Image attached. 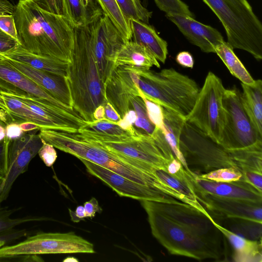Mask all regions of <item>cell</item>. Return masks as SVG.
Listing matches in <instances>:
<instances>
[{
  "mask_svg": "<svg viewBox=\"0 0 262 262\" xmlns=\"http://www.w3.org/2000/svg\"><path fill=\"white\" fill-rule=\"evenodd\" d=\"M19 45L35 54L69 62L75 28L43 0H18L13 13Z\"/></svg>",
  "mask_w": 262,
  "mask_h": 262,
  "instance_id": "cell-1",
  "label": "cell"
},
{
  "mask_svg": "<svg viewBox=\"0 0 262 262\" xmlns=\"http://www.w3.org/2000/svg\"><path fill=\"white\" fill-rule=\"evenodd\" d=\"M72 107L86 122L106 101L91 43L90 27L75 28V39L67 76Z\"/></svg>",
  "mask_w": 262,
  "mask_h": 262,
  "instance_id": "cell-2",
  "label": "cell"
},
{
  "mask_svg": "<svg viewBox=\"0 0 262 262\" xmlns=\"http://www.w3.org/2000/svg\"><path fill=\"white\" fill-rule=\"evenodd\" d=\"M43 142L104 167L135 182L155 188L169 195L173 190L158 179L125 162L96 142L78 132L40 128L38 134Z\"/></svg>",
  "mask_w": 262,
  "mask_h": 262,
  "instance_id": "cell-3",
  "label": "cell"
},
{
  "mask_svg": "<svg viewBox=\"0 0 262 262\" xmlns=\"http://www.w3.org/2000/svg\"><path fill=\"white\" fill-rule=\"evenodd\" d=\"M125 67L147 99L185 118L190 112L200 91L194 80L173 68L156 72Z\"/></svg>",
  "mask_w": 262,
  "mask_h": 262,
  "instance_id": "cell-4",
  "label": "cell"
},
{
  "mask_svg": "<svg viewBox=\"0 0 262 262\" xmlns=\"http://www.w3.org/2000/svg\"><path fill=\"white\" fill-rule=\"evenodd\" d=\"M218 17L233 49L262 59V24L247 0H202Z\"/></svg>",
  "mask_w": 262,
  "mask_h": 262,
  "instance_id": "cell-5",
  "label": "cell"
},
{
  "mask_svg": "<svg viewBox=\"0 0 262 262\" xmlns=\"http://www.w3.org/2000/svg\"><path fill=\"white\" fill-rule=\"evenodd\" d=\"M10 114L11 122H30L40 128L78 132L85 121L12 85L1 91Z\"/></svg>",
  "mask_w": 262,
  "mask_h": 262,
  "instance_id": "cell-6",
  "label": "cell"
},
{
  "mask_svg": "<svg viewBox=\"0 0 262 262\" xmlns=\"http://www.w3.org/2000/svg\"><path fill=\"white\" fill-rule=\"evenodd\" d=\"M141 204L148 215L153 236L169 253L198 260L220 257L219 246L214 239L174 223L150 206L146 201H141Z\"/></svg>",
  "mask_w": 262,
  "mask_h": 262,
  "instance_id": "cell-7",
  "label": "cell"
},
{
  "mask_svg": "<svg viewBox=\"0 0 262 262\" xmlns=\"http://www.w3.org/2000/svg\"><path fill=\"white\" fill-rule=\"evenodd\" d=\"M225 89L221 79L209 72L192 110L185 117L186 122L219 144L224 125L222 98Z\"/></svg>",
  "mask_w": 262,
  "mask_h": 262,
  "instance_id": "cell-8",
  "label": "cell"
},
{
  "mask_svg": "<svg viewBox=\"0 0 262 262\" xmlns=\"http://www.w3.org/2000/svg\"><path fill=\"white\" fill-rule=\"evenodd\" d=\"M179 148L190 170L194 168L205 173L224 167L238 169L226 149L186 121L180 137Z\"/></svg>",
  "mask_w": 262,
  "mask_h": 262,
  "instance_id": "cell-9",
  "label": "cell"
},
{
  "mask_svg": "<svg viewBox=\"0 0 262 262\" xmlns=\"http://www.w3.org/2000/svg\"><path fill=\"white\" fill-rule=\"evenodd\" d=\"M93 141L118 157L141 161L166 171L168 164L176 158L162 130L156 127L151 135L139 133L118 142Z\"/></svg>",
  "mask_w": 262,
  "mask_h": 262,
  "instance_id": "cell-10",
  "label": "cell"
},
{
  "mask_svg": "<svg viewBox=\"0 0 262 262\" xmlns=\"http://www.w3.org/2000/svg\"><path fill=\"white\" fill-rule=\"evenodd\" d=\"M94 253L92 243L74 232H40L15 244L0 248V257L27 254Z\"/></svg>",
  "mask_w": 262,
  "mask_h": 262,
  "instance_id": "cell-11",
  "label": "cell"
},
{
  "mask_svg": "<svg viewBox=\"0 0 262 262\" xmlns=\"http://www.w3.org/2000/svg\"><path fill=\"white\" fill-rule=\"evenodd\" d=\"M222 103L224 125L220 143L222 146L227 149H237L262 140L243 107L241 93L238 89H225Z\"/></svg>",
  "mask_w": 262,
  "mask_h": 262,
  "instance_id": "cell-12",
  "label": "cell"
},
{
  "mask_svg": "<svg viewBox=\"0 0 262 262\" xmlns=\"http://www.w3.org/2000/svg\"><path fill=\"white\" fill-rule=\"evenodd\" d=\"M89 27L99 77L104 84L116 68L119 51L128 40L104 13Z\"/></svg>",
  "mask_w": 262,
  "mask_h": 262,
  "instance_id": "cell-13",
  "label": "cell"
},
{
  "mask_svg": "<svg viewBox=\"0 0 262 262\" xmlns=\"http://www.w3.org/2000/svg\"><path fill=\"white\" fill-rule=\"evenodd\" d=\"M37 130L25 133L20 137L9 139L7 145V172L0 188V205L9 196L17 178L25 173L31 161L38 154L43 142Z\"/></svg>",
  "mask_w": 262,
  "mask_h": 262,
  "instance_id": "cell-14",
  "label": "cell"
},
{
  "mask_svg": "<svg viewBox=\"0 0 262 262\" xmlns=\"http://www.w3.org/2000/svg\"><path fill=\"white\" fill-rule=\"evenodd\" d=\"M87 171L99 179L120 196L141 201L176 203L173 197L155 188L141 184L84 159H79Z\"/></svg>",
  "mask_w": 262,
  "mask_h": 262,
  "instance_id": "cell-15",
  "label": "cell"
},
{
  "mask_svg": "<svg viewBox=\"0 0 262 262\" xmlns=\"http://www.w3.org/2000/svg\"><path fill=\"white\" fill-rule=\"evenodd\" d=\"M196 194L201 204L214 216L221 219H243L262 223V203L205 193L199 192Z\"/></svg>",
  "mask_w": 262,
  "mask_h": 262,
  "instance_id": "cell-16",
  "label": "cell"
},
{
  "mask_svg": "<svg viewBox=\"0 0 262 262\" xmlns=\"http://www.w3.org/2000/svg\"><path fill=\"white\" fill-rule=\"evenodd\" d=\"M146 201L150 206L174 223L199 235L209 236V232L215 228L210 215L188 204L180 201L176 203Z\"/></svg>",
  "mask_w": 262,
  "mask_h": 262,
  "instance_id": "cell-17",
  "label": "cell"
},
{
  "mask_svg": "<svg viewBox=\"0 0 262 262\" xmlns=\"http://www.w3.org/2000/svg\"><path fill=\"white\" fill-rule=\"evenodd\" d=\"M188 180L195 193H205L217 196L262 203V193L240 180L218 182L200 178L196 173L186 170Z\"/></svg>",
  "mask_w": 262,
  "mask_h": 262,
  "instance_id": "cell-18",
  "label": "cell"
},
{
  "mask_svg": "<svg viewBox=\"0 0 262 262\" xmlns=\"http://www.w3.org/2000/svg\"><path fill=\"white\" fill-rule=\"evenodd\" d=\"M104 97L122 119L130 110V99L139 95L138 87L130 72L125 67H118L104 84Z\"/></svg>",
  "mask_w": 262,
  "mask_h": 262,
  "instance_id": "cell-19",
  "label": "cell"
},
{
  "mask_svg": "<svg viewBox=\"0 0 262 262\" xmlns=\"http://www.w3.org/2000/svg\"><path fill=\"white\" fill-rule=\"evenodd\" d=\"M166 16L190 43L204 52L215 53L216 46L224 41L216 29L199 22L193 17L180 13H168Z\"/></svg>",
  "mask_w": 262,
  "mask_h": 262,
  "instance_id": "cell-20",
  "label": "cell"
},
{
  "mask_svg": "<svg viewBox=\"0 0 262 262\" xmlns=\"http://www.w3.org/2000/svg\"><path fill=\"white\" fill-rule=\"evenodd\" d=\"M7 58L14 68L47 91L55 99L72 107V97L67 77L36 69L27 64Z\"/></svg>",
  "mask_w": 262,
  "mask_h": 262,
  "instance_id": "cell-21",
  "label": "cell"
},
{
  "mask_svg": "<svg viewBox=\"0 0 262 262\" xmlns=\"http://www.w3.org/2000/svg\"><path fill=\"white\" fill-rule=\"evenodd\" d=\"M0 79L64 111L79 116L72 107L66 105L55 99L47 91L14 68L9 62L8 58L1 53Z\"/></svg>",
  "mask_w": 262,
  "mask_h": 262,
  "instance_id": "cell-22",
  "label": "cell"
},
{
  "mask_svg": "<svg viewBox=\"0 0 262 262\" xmlns=\"http://www.w3.org/2000/svg\"><path fill=\"white\" fill-rule=\"evenodd\" d=\"M62 14L74 28L88 27L104 12L96 0H61Z\"/></svg>",
  "mask_w": 262,
  "mask_h": 262,
  "instance_id": "cell-23",
  "label": "cell"
},
{
  "mask_svg": "<svg viewBox=\"0 0 262 262\" xmlns=\"http://www.w3.org/2000/svg\"><path fill=\"white\" fill-rule=\"evenodd\" d=\"M14 60L27 64L40 70L51 72L59 75L67 76L69 62L57 58L31 53L20 45L9 51L1 53Z\"/></svg>",
  "mask_w": 262,
  "mask_h": 262,
  "instance_id": "cell-24",
  "label": "cell"
},
{
  "mask_svg": "<svg viewBox=\"0 0 262 262\" xmlns=\"http://www.w3.org/2000/svg\"><path fill=\"white\" fill-rule=\"evenodd\" d=\"M131 40L146 48L157 60L165 62L168 54L167 43L158 34L153 27L143 22L129 20Z\"/></svg>",
  "mask_w": 262,
  "mask_h": 262,
  "instance_id": "cell-25",
  "label": "cell"
},
{
  "mask_svg": "<svg viewBox=\"0 0 262 262\" xmlns=\"http://www.w3.org/2000/svg\"><path fill=\"white\" fill-rule=\"evenodd\" d=\"M152 174L176 192L183 203L193 207L206 215H210L199 201L197 195L188 179L185 169L182 175L177 177L164 170L154 167Z\"/></svg>",
  "mask_w": 262,
  "mask_h": 262,
  "instance_id": "cell-26",
  "label": "cell"
},
{
  "mask_svg": "<svg viewBox=\"0 0 262 262\" xmlns=\"http://www.w3.org/2000/svg\"><path fill=\"white\" fill-rule=\"evenodd\" d=\"M78 132L89 139L102 142H118L133 136L117 123L105 118L92 122L86 121Z\"/></svg>",
  "mask_w": 262,
  "mask_h": 262,
  "instance_id": "cell-27",
  "label": "cell"
},
{
  "mask_svg": "<svg viewBox=\"0 0 262 262\" xmlns=\"http://www.w3.org/2000/svg\"><path fill=\"white\" fill-rule=\"evenodd\" d=\"M212 223L218 230L229 241L233 250V259L235 261H261V241H252L239 236L218 224Z\"/></svg>",
  "mask_w": 262,
  "mask_h": 262,
  "instance_id": "cell-28",
  "label": "cell"
},
{
  "mask_svg": "<svg viewBox=\"0 0 262 262\" xmlns=\"http://www.w3.org/2000/svg\"><path fill=\"white\" fill-rule=\"evenodd\" d=\"M160 68L159 61L146 48L132 40L127 41L119 51L115 61V68L127 66L149 70L152 66Z\"/></svg>",
  "mask_w": 262,
  "mask_h": 262,
  "instance_id": "cell-29",
  "label": "cell"
},
{
  "mask_svg": "<svg viewBox=\"0 0 262 262\" xmlns=\"http://www.w3.org/2000/svg\"><path fill=\"white\" fill-rule=\"evenodd\" d=\"M241 85L243 107L254 128L262 137V81L255 80L252 84L242 83Z\"/></svg>",
  "mask_w": 262,
  "mask_h": 262,
  "instance_id": "cell-30",
  "label": "cell"
},
{
  "mask_svg": "<svg viewBox=\"0 0 262 262\" xmlns=\"http://www.w3.org/2000/svg\"><path fill=\"white\" fill-rule=\"evenodd\" d=\"M164 128L162 132L164 137L175 158L182 164L188 172L191 171L187 166L185 159L180 150L179 140L185 118L169 109L162 107Z\"/></svg>",
  "mask_w": 262,
  "mask_h": 262,
  "instance_id": "cell-31",
  "label": "cell"
},
{
  "mask_svg": "<svg viewBox=\"0 0 262 262\" xmlns=\"http://www.w3.org/2000/svg\"><path fill=\"white\" fill-rule=\"evenodd\" d=\"M226 149L241 172L262 173V140L243 148Z\"/></svg>",
  "mask_w": 262,
  "mask_h": 262,
  "instance_id": "cell-32",
  "label": "cell"
},
{
  "mask_svg": "<svg viewBox=\"0 0 262 262\" xmlns=\"http://www.w3.org/2000/svg\"><path fill=\"white\" fill-rule=\"evenodd\" d=\"M216 53L224 62L231 74L242 83L252 84L255 80L233 52L232 47L225 41L215 48Z\"/></svg>",
  "mask_w": 262,
  "mask_h": 262,
  "instance_id": "cell-33",
  "label": "cell"
},
{
  "mask_svg": "<svg viewBox=\"0 0 262 262\" xmlns=\"http://www.w3.org/2000/svg\"><path fill=\"white\" fill-rule=\"evenodd\" d=\"M113 24L127 40H131L132 32L129 20L125 18L116 0H96Z\"/></svg>",
  "mask_w": 262,
  "mask_h": 262,
  "instance_id": "cell-34",
  "label": "cell"
},
{
  "mask_svg": "<svg viewBox=\"0 0 262 262\" xmlns=\"http://www.w3.org/2000/svg\"><path fill=\"white\" fill-rule=\"evenodd\" d=\"M230 221L229 228L234 233L252 241H261L262 223L239 218H227Z\"/></svg>",
  "mask_w": 262,
  "mask_h": 262,
  "instance_id": "cell-35",
  "label": "cell"
},
{
  "mask_svg": "<svg viewBox=\"0 0 262 262\" xmlns=\"http://www.w3.org/2000/svg\"><path fill=\"white\" fill-rule=\"evenodd\" d=\"M130 109L135 112L137 116L134 127L143 134L151 135L156 126L148 118L143 99L140 96H133L130 99Z\"/></svg>",
  "mask_w": 262,
  "mask_h": 262,
  "instance_id": "cell-36",
  "label": "cell"
},
{
  "mask_svg": "<svg viewBox=\"0 0 262 262\" xmlns=\"http://www.w3.org/2000/svg\"><path fill=\"white\" fill-rule=\"evenodd\" d=\"M123 15L128 20L134 19L149 24L152 16L140 0H116Z\"/></svg>",
  "mask_w": 262,
  "mask_h": 262,
  "instance_id": "cell-37",
  "label": "cell"
},
{
  "mask_svg": "<svg viewBox=\"0 0 262 262\" xmlns=\"http://www.w3.org/2000/svg\"><path fill=\"white\" fill-rule=\"evenodd\" d=\"M20 209V207L13 209H10L7 207L0 208V233L15 228L17 226L23 224L49 220L46 217L35 215L18 218L11 217V215Z\"/></svg>",
  "mask_w": 262,
  "mask_h": 262,
  "instance_id": "cell-38",
  "label": "cell"
},
{
  "mask_svg": "<svg viewBox=\"0 0 262 262\" xmlns=\"http://www.w3.org/2000/svg\"><path fill=\"white\" fill-rule=\"evenodd\" d=\"M197 175L200 178L218 182L236 181L242 178V173L240 170L232 167L221 168Z\"/></svg>",
  "mask_w": 262,
  "mask_h": 262,
  "instance_id": "cell-39",
  "label": "cell"
},
{
  "mask_svg": "<svg viewBox=\"0 0 262 262\" xmlns=\"http://www.w3.org/2000/svg\"><path fill=\"white\" fill-rule=\"evenodd\" d=\"M160 10L168 13H180L193 17L188 6L181 0H154Z\"/></svg>",
  "mask_w": 262,
  "mask_h": 262,
  "instance_id": "cell-40",
  "label": "cell"
},
{
  "mask_svg": "<svg viewBox=\"0 0 262 262\" xmlns=\"http://www.w3.org/2000/svg\"><path fill=\"white\" fill-rule=\"evenodd\" d=\"M139 95L143 99L150 121L154 125L162 130L164 128L163 113L162 106L147 99L138 88Z\"/></svg>",
  "mask_w": 262,
  "mask_h": 262,
  "instance_id": "cell-41",
  "label": "cell"
},
{
  "mask_svg": "<svg viewBox=\"0 0 262 262\" xmlns=\"http://www.w3.org/2000/svg\"><path fill=\"white\" fill-rule=\"evenodd\" d=\"M28 231L25 229H12L0 233V248L25 237Z\"/></svg>",
  "mask_w": 262,
  "mask_h": 262,
  "instance_id": "cell-42",
  "label": "cell"
},
{
  "mask_svg": "<svg viewBox=\"0 0 262 262\" xmlns=\"http://www.w3.org/2000/svg\"><path fill=\"white\" fill-rule=\"evenodd\" d=\"M38 154L44 164L48 167L52 166L57 158L55 147L47 143L43 142Z\"/></svg>",
  "mask_w": 262,
  "mask_h": 262,
  "instance_id": "cell-43",
  "label": "cell"
},
{
  "mask_svg": "<svg viewBox=\"0 0 262 262\" xmlns=\"http://www.w3.org/2000/svg\"><path fill=\"white\" fill-rule=\"evenodd\" d=\"M0 29L11 37L18 40L13 15H0Z\"/></svg>",
  "mask_w": 262,
  "mask_h": 262,
  "instance_id": "cell-44",
  "label": "cell"
},
{
  "mask_svg": "<svg viewBox=\"0 0 262 262\" xmlns=\"http://www.w3.org/2000/svg\"><path fill=\"white\" fill-rule=\"evenodd\" d=\"M242 180L251 185L262 193V173L251 171H243Z\"/></svg>",
  "mask_w": 262,
  "mask_h": 262,
  "instance_id": "cell-45",
  "label": "cell"
},
{
  "mask_svg": "<svg viewBox=\"0 0 262 262\" xmlns=\"http://www.w3.org/2000/svg\"><path fill=\"white\" fill-rule=\"evenodd\" d=\"M9 139L0 141V178L5 179L7 172V145Z\"/></svg>",
  "mask_w": 262,
  "mask_h": 262,
  "instance_id": "cell-46",
  "label": "cell"
},
{
  "mask_svg": "<svg viewBox=\"0 0 262 262\" xmlns=\"http://www.w3.org/2000/svg\"><path fill=\"white\" fill-rule=\"evenodd\" d=\"M18 45H19L18 40L0 29V53H5Z\"/></svg>",
  "mask_w": 262,
  "mask_h": 262,
  "instance_id": "cell-47",
  "label": "cell"
},
{
  "mask_svg": "<svg viewBox=\"0 0 262 262\" xmlns=\"http://www.w3.org/2000/svg\"><path fill=\"white\" fill-rule=\"evenodd\" d=\"M83 206L86 217L92 219L95 217L96 213H100L102 211V209L99 206L97 200L94 197L92 198L90 200L85 202Z\"/></svg>",
  "mask_w": 262,
  "mask_h": 262,
  "instance_id": "cell-48",
  "label": "cell"
},
{
  "mask_svg": "<svg viewBox=\"0 0 262 262\" xmlns=\"http://www.w3.org/2000/svg\"><path fill=\"white\" fill-rule=\"evenodd\" d=\"M5 133L6 138L14 139L20 137L25 133L19 123L11 122L5 126Z\"/></svg>",
  "mask_w": 262,
  "mask_h": 262,
  "instance_id": "cell-49",
  "label": "cell"
},
{
  "mask_svg": "<svg viewBox=\"0 0 262 262\" xmlns=\"http://www.w3.org/2000/svg\"><path fill=\"white\" fill-rule=\"evenodd\" d=\"M176 62L185 68H192L194 65V60L192 55L187 51L179 52L176 57Z\"/></svg>",
  "mask_w": 262,
  "mask_h": 262,
  "instance_id": "cell-50",
  "label": "cell"
},
{
  "mask_svg": "<svg viewBox=\"0 0 262 262\" xmlns=\"http://www.w3.org/2000/svg\"><path fill=\"white\" fill-rule=\"evenodd\" d=\"M104 108V118L114 122L117 123L121 119L119 115L106 100L103 104Z\"/></svg>",
  "mask_w": 262,
  "mask_h": 262,
  "instance_id": "cell-51",
  "label": "cell"
},
{
  "mask_svg": "<svg viewBox=\"0 0 262 262\" xmlns=\"http://www.w3.org/2000/svg\"><path fill=\"white\" fill-rule=\"evenodd\" d=\"M71 220L75 223L79 222L80 220L86 217L85 209L83 206H78L75 211L69 209Z\"/></svg>",
  "mask_w": 262,
  "mask_h": 262,
  "instance_id": "cell-52",
  "label": "cell"
},
{
  "mask_svg": "<svg viewBox=\"0 0 262 262\" xmlns=\"http://www.w3.org/2000/svg\"><path fill=\"white\" fill-rule=\"evenodd\" d=\"M15 9V6L9 0H0V15H13Z\"/></svg>",
  "mask_w": 262,
  "mask_h": 262,
  "instance_id": "cell-53",
  "label": "cell"
},
{
  "mask_svg": "<svg viewBox=\"0 0 262 262\" xmlns=\"http://www.w3.org/2000/svg\"><path fill=\"white\" fill-rule=\"evenodd\" d=\"M19 125L24 133L39 130V127L36 124L32 122H22L19 123Z\"/></svg>",
  "mask_w": 262,
  "mask_h": 262,
  "instance_id": "cell-54",
  "label": "cell"
},
{
  "mask_svg": "<svg viewBox=\"0 0 262 262\" xmlns=\"http://www.w3.org/2000/svg\"><path fill=\"white\" fill-rule=\"evenodd\" d=\"M93 117L95 120H100L104 118V108L103 105L98 106L94 111Z\"/></svg>",
  "mask_w": 262,
  "mask_h": 262,
  "instance_id": "cell-55",
  "label": "cell"
},
{
  "mask_svg": "<svg viewBox=\"0 0 262 262\" xmlns=\"http://www.w3.org/2000/svg\"><path fill=\"white\" fill-rule=\"evenodd\" d=\"M1 91L2 90L0 88V109L3 110L7 114L8 116L10 117V111L3 99L2 96L1 94Z\"/></svg>",
  "mask_w": 262,
  "mask_h": 262,
  "instance_id": "cell-56",
  "label": "cell"
},
{
  "mask_svg": "<svg viewBox=\"0 0 262 262\" xmlns=\"http://www.w3.org/2000/svg\"><path fill=\"white\" fill-rule=\"evenodd\" d=\"M5 136V126L0 124V141L3 140Z\"/></svg>",
  "mask_w": 262,
  "mask_h": 262,
  "instance_id": "cell-57",
  "label": "cell"
},
{
  "mask_svg": "<svg viewBox=\"0 0 262 262\" xmlns=\"http://www.w3.org/2000/svg\"><path fill=\"white\" fill-rule=\"evenodd\" d=\"M64 262H70V261H76L78 262V260L74 257H68L64 260H63Z\"/></svg>",
  "mask_w": 262,
  "mask_h": 262,
  "instance_id": "cell-58",
  "label": "cell"
},
{
  "mask_svg": "<svg viewBox=\"0 0 262 262\" xmlns=\"http://www.w3.org/2000/svg\"><path fill=\"white\" fill-rule=\"evenodd\" d=\"M4 180V179L0 178V188H1V187H2V186L3 184Z\"/></svg>",
  "mask_w": 262,
  "mask_h": 262,
  "instance_id": "cell-59",
  "label": "cell"
},
{
  "mask_svg": "<svg viewBox=\"0 0 262 262\" xmlns=\"http://www.w3.org/2000/svg\"><path fill=\"white\" fill-rule=\"evenodd\" d=\"M4 111L2 109H0V112H1L2 111ZM0 124H2L3 125H4V126H5V124L0 120Z\"/></svg>",
  "mask_w": 262,
  "mask_h": 262,
  "instance_id": "cell-60",
  "label": "cell"
}]
</instances>
